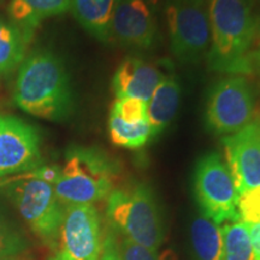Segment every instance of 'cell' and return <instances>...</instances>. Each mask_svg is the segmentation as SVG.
I'll use <instances>...</instances> for the list:
<instances>
[{"mask_svg": "<svg viewBox=\"0 0 260 260\" xmlns=\"http://www.w3.org/2000/svg\"><path fill=\"white\" fill-rule=\"evenodd\" d=\"M209 67L225 74L251 73L258 18L252 0H210Z\"/></svg>", "mask_w": 260, "mask_h": 260, "instance_id": "obj_1", "label": "cell"}, {"mask_svg": "<svg viewBox=\"0 0 260 260\" xmlns=\"http://www.w3.org/2000/svg\"><path fill=\"white\" fill-rule=\"evenodd\" d=\"M15 102L39 118H67L73 109V93L59 58L48 51H37L23 60L16 81Z\"/></svg>", "mask_w": 260, "mask_h": 260, "instance_id": "obj_2", "label": "cell"}, {"mask_svg": "<svg viewBox=\"0 0 260 260\" xmlns=\"http://www.w3.org/2000/svg\"><path fill=\"white\" fill-rule=\"evenodd\" d=\"M118 165L102 149L71 147L54 184L58 199L67 205L93 204L111 194Z\"/></svg>", "mask_w": 260, "mask_h": 260, "instance_id": "obj_3", "label": "cell"}, {"mask_svg": "<svg viewBox=\"0 0 260 260\" xmlns=\"http://www.w3.org/2000/svg\"><path fill=\"white\" fill-rule=\"evenodd\" d=\"M107 217L117 230L133 242L157 252L162 241L160 216L151 188L144 183L112 190Z\"/></svg>", "mask_w": 260, "mask_h": 260, "instance_id": "obj_4", "label": "cell"}, {"mask_svg": "<svg viewBox=\"0 0 260 260\" xmlns=\"http://www.w3.org/2000/svg\"><path fill=\"white\" fill-rule=\"evenodd\" d=\"M194 191L204 216L214 223L237 222L239 191L228 165L218 153L205 154L194 171Z\"/></svg>", "mask_w": 260, "mask_h": 260, "instance_id": "obj_5", "label": "cell"}, {"mask_svg": "<svg viewBox=\"0 0 260 260\" xmlns=\"http://www.w3.org/2000/svg\"><path fill=\"white\" fill-rule=\"evenodd\" d=\"M9 194L32 232L53 242L59 235L64 216L53 184L32 177L27 171L12 180Z\"/></svg>", "mask_w": 260, "mask_h": 260, "instance_id": "obj_6", "label": "cell"}, {"mask_svg": "<svg viewBox=\"0 0 260 260\" xmlns=\"http://www.w3.org/2000/svg\"><path fill=\"white\" fill-rule=\"evenodd\" d=\"M255 93L249 81L240 75L220 80L210 92L206 123L219 135H232L254 118Z\"/></svg>", "mask_w": 260, "mask_h": 260, "instance_id": "obj_7", "label": "cell"}, {"mask_svg": "<svg viewBox=\"0 0 260 260\" xmlns=\"http://www.w3.org/2000/svg\"><path fill=\"white\" fill-rule=\"evenodd\" d=\"M170 48L182 63H197L210 46L209 14L204 4L190 0H167L165 3Z\"/></svg>", "mask_w": 260, "mask_h": 260, "instance_id": "obj_8", "label": "cell"}, {"mask_svg": "<svg viewBox=\"0 0 260 260\" xmlns=\"http://www.w3.org/2000/svg\"><path fill=\"white\" fill-rule=\"evenodd\" d=\"M59 235L63 252L73 260H100L104 241L93 204L67 205Z\"/></svg>", "mask_w": 260, "mask_h": 260, "instance_id": "obj_9", "label": "cell"}, {"mask_svg": "<svg viewBox=\"0 0 260 260\" xmlns=\"http://www.w3.org/2000/svg\"><path fill=\"white\" fill-rule=\"evenodd\" d=\"M41 165L38 130L16 117H0V177Z\"/></svg>", "mask_w": 260, "mask_h": 260, "instance_id": "obj_10", "label": "cell"}, {"mask_svg": "<svg viewBox=\"0 0 260 260\" xmlns=\"http://www.w3.org/2000/svg\"><path fill=\"white\" fill-rule=\"evenodd\" d=\"M222 141L239 195L260 187V117Z\"/></svg>", "mask_w": 260, "mask_h": 260, "instance_id": "obj_11", "label": "cell"}, {"mask_svg": "<svg viewBox=\"0 0 260 260\" xmlns=\"http://www.w3.org/2000/svg\"><path fill=\"white\" fill-rule=\"evenodd\" d=\"M111 37L132 50H149L157 37L154 11L142 0H116Z\"/></svg>", "mask_w": 260, "mask_h": 260, "instance_id": "obj_12", "label": "cell"}, {"mask_svg": "<svg viewBox=\"0 0 260 260\" xmlns=\"http://www.w3.org/2000/svg\"><path fill=\"white\" fill-rule=\"evenodd\" d=\"M160 70L139 57H126L117 68L112 88L117 98H134L148 103L164 79Z\"/></svg>", "mask_w": 260, "mask_h": 260, "instance_id": "obj_13", "label": "cell"}, {"mask_svg": "<svg viewBox=\"0 0 260 260\" xmlns=\"http://www.w3.org/2000/svg\"><path fill=\"white\" fill-rule=\"evenodd\" d=\"M70 9V0H11L9 15L29 42L44 19Z\"/></svg>", "mask_w": 260, "mask_h": 260, "instance_id": "obj_14", "label": "cell"}, {"mask_svg": "<svg viewBox=\"0 0 260 260\" xmlns=\"http://www.w3.org/2000/svg\"><path fill=\"white\" fill-rule=\"evenodd\" d=\"M181 86L176 77L164 76L147 103V118L152 139L160 135L177 115Z\"/></svg>", "mask_w": 260, "mask_h": 260, "instance_id": "obj_15", "label": "cell"}, {"mask_svg": "<svg viewBox=\"0 0 260 260\" xmlns=\"http://www.w3.org/2000/svg\"><path fill=\"white\" fill-rule=\"evenodd\" d=\"M116 0H70V9L79 23L103 42H110Z\"/></svg>", "mask_w": 260, "mask_h": 260, "instance_id": "obj_16", "label": "cell"}, {"mask_svg": "<svg viewBox=\"0 0 260 260\" xmlns=\"http://www.w3.org/2000/svg\"><path fill=\"white\" fill-rule=\"evenodd\" d=\"M190 237L198 259H223V230L213 220L207 218L206 216H200L195 218L190 226Z\"/></svg>", "mask_w": 260, "mask_h": 260, "instance_id": "obj_17", "label": "cell"}, {"mask_svg": "<svg viewBox=\"0 0 260 260\" xmlns=\"http://www.w3.org/2000/svg\"><path fill=\"white\" fill-rule=\"evenodd\" d=\"M28 42L15 24L0 19V74L12 73L23 63Z\"/></svg>", "mask_w": 260, "mask_h": 260, "instance_id": "obj_18", "label": "cell"}, {"mask_svg": "<svg viewBox=\"0 0 260 260\" xmlns=\"http://www.w3.org/2000/svg\"><path fill=\"white\" fill-rule=\"evenodd\" d=\"M109 135L113 145L129 149L144 147L152 139L148 121L128 123L112 113L109 119Z\"/></svg>", "mask_w": 260, "mask_h": 260, "instance_id": "obj_19", "label": "cell"}, {"mask_svg": "<svg viewBox=\"0 0 260 260\" xmlns=\"http://www.w3.org/2000/svg\"><path fill=\"white\" fill-rule=\"evenodd\" d=\"M224 248L222 260H254L251 235L247 224L234 222L222 228Z\"/></svg>", "mask_w": 260, "mask_h": 260, "instance_id": "obj_20", "label": "cell"}, {"mask_svg": "<svg viewBox=\"0 0 260 260\" xmlns=\"http://www.w3.org/2000/svg\"><path fill=\"white\" fill-rule=\"evenodd\" d=\"M111 113L128 123L148 121L147 103L134 98H117L112 105Z\"/></svg>", "mask_w": 260, "mask_h": 260, "instance_id": "obj_21", "label": "cell"}, {"mask_svg": "<svg viewBox=\"0 0 260 260\" xmlns=\"http://www.w3.org/2000/svg\"><path fill=\"white\" fill-rule=\"evenodd\" d=\"M237 212L242 223H260V187L239 195Z\"/></svg>", "mask_w": 260, "mask_h": 260, "instance_id": "obj_22", "label": "cell"}, {"mask_svg": "<svg viewBox=\"0 0 260 260\" xmlns=\"http://www.w3.org/2000/svg\"><path fill=\"white\" fill-rule=\"evenodd\" d=\"M25 248L24 239L8 224L0 220V260L11 259Z\"/></svg>", "mask_w": 260, "mask_h": 260, "instance_id": "obj_23", "label": "cell"}, {"mask_svg": "<svg viewBox=\"0 0 260 260\" xmlns=\"http://www.w3.org/2000/svg\"><path fill=\"white\" fill-rule=\"evenodd\" d=\"M118 252L122 260H158L154 251L133 242L126 237H123Z\"/></svg>", "mask_w": 260, "mask_h": 260, "instance_id": "obj_24", "label": "cell"}, {"mask_svg": "<svg viewBox=\"0 0 260 260\" xmlns=\"http://www.w3.org/2000/svg\"><path fill=\"white\" fill-rule=\"evenodd\" d=\"M32 177L47 182L50 184H56L58 178L60 176V168L56 165H40V167L30 170Z\"/></svg>", "mask_w": 260, "mask_h": 260, "instance_id": "obj_25", "label": "cell"}, {"mask_svg": "<svg viewBox=\"0 0 260 260\" xmlns=\"http://www.w3.org/2000/svg\"><path fill=\"white\" fill-rule=\"evenodd\" d=\"M100 260H122L118 252V245L116 243L115 237L111 234L104 240Z\"/></svg>", "mask_w": 260, "mask_h": 260, "instance_id": "obj_26", "label": "cell"}, {"mask_svg": "<svg viewBox=\"0 0 260 260\" xmlns=\"http://www.w3.org/2000/svg\"><path fill=\"white\" fill-rule=\"evenodd\" d=\"M251 235V241L254 253V260H260V223L247 224Z\"/></svg>", "mask_w": 260, "mask_h": 260, "instance_id": "obj_27", "label": "cell"}, {"mask_svg": "<svg viewBox=\"0 0 260 260\" xmlns=\"http://www.w3.org/2000/svg\"><path fill=\"white\" fill-rule=\"evenodd\" d=\"M251 63H252V69H253V65L260 71V44L258 48H256L253 56H251Z\"/></svg>", "mask_w": 260, "mask_h": 260, "instance_id": "obj_28", "label": "cell"}, {"mask_svg": "<svg viewBox=\"0 0 260 260\" xmlns=\"http://www.w3.org/2000/svg\"><path fill=\"white\" fill-rule=\"evenodd\" d=\"M142 2H145L146 4H147L149 8H151L155 12L158 10L159 6H160L162 0H142Z\"/></svg>", "mask_w": 260, "mask_h": 260, "instance_id": "obj_29", "label": "cell"}, {"mask_svg": "<svg viewBox=\"0 0 260 260\" xmlns=\"http://www.w3.org/2000/svg\"><path fill=\"white\" fill-rule=\"evenodd\" d=\"M51 260H73V259H71L70 256L67 254V253H64L63 251H60V252H58L57 254L54 255Z\"/></svg>", "mask_w": 260, "mask_h": 260, "instance_id": "obj_30", "label": "cell"}, {"mask_svg": "<svg viewBox=\"0 0 260 260\" xmlns=\"http://www.w3.org/2000/svg\"><path fill=\"white\" fill-rule=\"evenodd\" d=\"M256 35L260 37V17L258 18V28H256Z\"/></svg>", "mask_w": 260, "mask_h": 260, "instance_id": "obj_31", "label": "cell"}, {"mask_svg": "<svg viewBox=\"0 0 260 260\" xmlns=\"http://www.w3.org/2000/svg\"><path fill=\"white\" fill-rule=\"evenodd\" d=\"M190 2H194V3H199V4H205V0H190Z\"/></svg>", "mask_w": 260, "mask_h": 260, "instance_id": "obj_32", "label": "cell"}, {"mask_svg": "<svg viewBox=\"0 0 260 260\" xmlns=\"http://www.w3.org/2000/svg\"><path fill=\"white\" fill-rule=\"evenodd\" d=\"M2 260H14V259H12V258H11V259H2Z\"/></svg>", "mask_w": 260, "mask_h": 260, "instance_id": "obj_33", "label": "cell"}]
</instances>
